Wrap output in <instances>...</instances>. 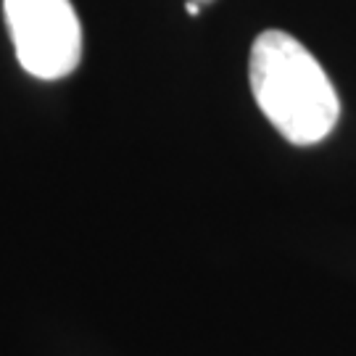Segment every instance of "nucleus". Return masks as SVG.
I'll use <instances>...</instances> for the list:
<instances>
[{"instance_id": "20e7f679", "label": "nucleus", "mask_w": 356, "mask_h": 356, "mask_svg": "<svg viewBox=\"0 0 356 356\" xmlns=\"http://www.w3.org/2000/svg\"><path fill=\"white\" fill-rule=\"evenodd\" d=\"M204 3H206V0H204Z\"/></svg>"}, {"instance_id": "f257e3e1", "label": "nucleus", "mask_w": 356, "mask_h": 356, "mask_svg": "<svg viewBox=\"0 0 356 356\" xmlns=\"http://www.w3.org/2000/svg\"><path fill=\"white\" fill-rule=\"evenodd\" d=\"M248 79L269 124L293 145L322 143L338 124L341 98L330 76L288 32L267 29L254 40Z\"/></svg>"}, {"instance_id": "7ed1b4c3", "label": "nucleus", "mask_w": 356, "mask_h": 356, "mask_svg": "<svg viewBox=\"0 0 356 356\" xmlns=\"http://www.w3.org/2000/svg\"><path fill=\"white\" fill-rule=\"evenodd\" d=\"M185 8H188V13H191V16H198V3H195V0H191Z\"/></svg>"}, {"instance_id": "f03ea898", "label": "nucleus", "mask_w": 356, "mask_h": 356, "mask_svg": "<svg viewBox=\"0 0 356 356\" xmlns=\"http://www.w3.org/2000/svg\"><path fill=\"white\" fill-rule=\"evenodd\" d=\"M8 35L26 74L61 79L82 61V24L72 0H3Z\"/></svg>"}]
</instances>
